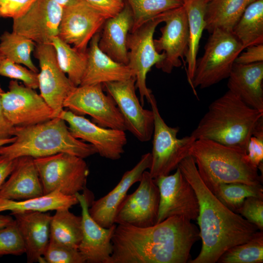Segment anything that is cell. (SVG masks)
<instances>
[{
  "label": "cell",
  "mask_w": 263,
  "mask_h": 263,
  "mask_svg": "<svg viewBox=\"0 0 263 263\" xmlns=\"http://www.w3.org/2000/svg\"><path fill=\"white\" fill-rule=\"evenodd\" d=\"M63 108L78 115H89L101 127L126 131L115 102L104 93L101 84L75 87L65 100Z\"/></svg>",
  "instance_id": "30bf717a"
},
{
  "label": "cell",
  "mask_w": 263,
  "mask_h": 263,
  "mask_svg": "<svg viewBox=\"0 0 263 263\" xmlns=\"http://www.w3.org/2000/svg\"><path fill=\"white\" fill-rule=\"evenodd\" d=\"M203 55L197 59L191 87H209L228 77L235 61L244 50L232 31L216 28L210 34Z\"/></svg>",
  "instance_id": "8992f818"
},
{
  "label": "cell",
  "mask_w": 263,
  "mask_h": 263,
  "mask_svg": "<svg viewBox=\"0 0 263 263\" xmlns=\"http://www.w3.org/2000/svg\"><path fill=\"white\" fill-rule=\"evenodd\" d=\"M14 216L23 239L28 263H44L43 255L50 241L51 217L46 212L24 211Z\"/></svg>",
  "instance_id": "7402d4cb"
},
{
  "label": "cell",
  "mask_w": 263,
  "mask_h": 263,
  "mask_svg": "<svg viewBox=\"0 0 263 263\" xmlns=\"http://www.w3.org/2000/svg\"><path fill=\"white\" fill-rule=\"evenodd\" d=\"M154 180L160 195L156 224L172 216L197 220L199 212L197 196L178 168L173 174Z\"/></svg>",
  "instance_id": "5bb4252c"
},
{
  "label": "cell",
  "mask_w": 263,
  "mask_h": 263,
  "mask_svg": "<svg viewBox=\"0 0 263 263\" xmlns=\"http://www.w3.org/2000/svg\"><path fill=\"white\" fill-rule=\"evenodd\" d=\"M25 253L24 242L15 220L0 228V257L8 255L19 256Z\"/></svg>",
  "instance_id": "8d00e7d4"
},
{
  "label": "cell",
  "mask_w": 263,
  "mask_h": 263,
  "mask_svg": "<svg viewBox=\"0 0 263 263\" xmlns=\"http://www.w3.org/2000/svg\"><path fill=\"white\" fill-rule=\"evenodd\" d=\"M132 26V14L125 2L120 12L105 20L98 41L100 50L114 60L127 65V38Z\"/></svg>",
  "instance_id": "484cf974"
},
{
  "label": "cell",
  "mask_w": 263,
  "mask_h": 263,
  "mask_svg": "<svg viewBox=\"0 0 263 263\" xmlns=\"http://www.w3.org/2000/svg\"><path fill=\"white\" fill-rule=\"evenodd\" d=\"M34 51L40 67L38 73L40 94L57 117L63 110L65 100L75 86L59 67L51 43L36 44Z\"/></svg>",
  "instance_id": "2e32d148"
},
{
  "label": "cell",
  "mask_w": 263,
  "mask_h": 263,
  "mask_svg": "<svg viewBox=\"0 0 263 263\" xmlns=\"http://www.w3.org/2000/svg\"><path fill=\"white\" fill-rule=\"evenodd\" d=\"M99 11L106 19L120 12L125 5L124 0H85Z\"/></svg>",
  "instance_id": "b9f144b4"
},
{
  "label": "cell",
  "mask_w": 263,
  "mask_h": 263,
  "mask_svg": "<svg viewBox=\"0 0 263 263\" xmlns=\"http://www.w3.org/2000/svg\"><path fill=\"white\" fill-rule=\"evenodd\" d=\"M4 91L0 84V138H6L13 136L15 127L6 118L1 104V94Z\"/></svg>",
  "instance_id": "f6af8a7d"
},
{
  "label": "cell",
  "mask_w": 263,
  "mask_h": 263,
  "mask_svg": "<svg viewBox=\"0 0 263 263\" xmlns=\"http://www.w3.org/2000/svg\"><path fill=\"white\" fill-rule=\"evenodd\" d=\"M263 112L252 108L228 90L209 105L190 135L246 150Z\"/></svg>",
  "instance_id": "3957f363"
},
{
  "label": "cell",
  "mask_w": 263,
  "mask_h": 263,
  "mask_svg": "<svg viewBox=\"0 0 263 263\" xmlns=\"http://www.w3.org/2000/svg\"><path fill=\"white\" fill-rule=\"evenodd\" d=\"M210 190L225 207L236 213L247 197L263 198L262 184L223 183L215 186Z\"/></svg>",
  "instance_id": "836d02e7"
},
{
  "label": "cell",
  "mask_w": 263,
  "mask_h": 263,
  "mask_svg": "<svg viewBox=\"0 0 263 263\" xmlns=\"http://www.w3.org/2000/svg\"><path fill=\"white\" fill-rule=\"evenodd\" d=\"M244 50L263 43V0L250 3L232 29Z\"/></svg>",
  "instance_id": "4dcf8cb0"
},
{
  "label": "cell",
  "mask_w": 263,
  "mask_h": 263,
  "mask_svg": "<svg viewBox=\"0 0 263 263\" xmlns=\"http://www.w3.org/2000/svg\"><path fill=\"white\" fill-rule=\"evenodd\" d=\"M15 140V136H14L6 138H0V147L11 144Z\"/></svg>",
  "instance_id": "c3c4849f"
},
{
  "label": "cell",
  "mask_w": 263,
  "mask_h": 263,
  "mask_svg": "<svg viewBox=\"0 0 263 263\" xmlns=\"http://www.w3.org/2000/svg\"><path fill=\"white\" fill-rule=\"evenodd\" d=\"M82 238V217L69 208L56 210L50 225V241L78 249Z\"/></svg>",
  "instance_id": "f546056e"
},
{
  "label": "cell",
  "mask_w": 263,
  "mask_h": 263,
  "mask_svg": "<svg viewBox=\"0 0 263 263\" xmlns=\"http://www.w3.org/2000/svg\"><path fill=\"white\" fill-rule=\"evenodd\" d=\"M5 58V56H4L3 54L1 52L0 49V63L1 61Z\"/></svg>",
  "instance_id": "f907efd6"
},
{
  "label": "cell",
  "mask_w": 263,
  "mask_h": 263,
  "mask_svg": "<svg viewBox=\"0 0 263 263\" xmlns=\"http://www.w3.org/2000/svg\"><path fill=\"white\" fill-rule=\"evenodd\" d=\"M263 61L234 63L228 77V91L249 107L263 112Z\"/></svg>",
  "instance_id": "cb8c5ba5"
},
{
  "label": "cell",
  "mask_w": 263,
  "mask_h": 263,
  "mask_svg": "<svg viewBox=\"0 0 263 263\" xmlns=\"http://www.w3.org/2000/svg\"><path fill=\"white\" fill-rule=\"evenodd\" d=\"M210 0H182L188 21L189 41L186 55L188 82L191 86L197 62L200 39L205 30V17Z\"/></svg>",
  "instance_id": "4316f807"
},
{
  "label": "cell",
  "mask_w": 263,
  "mask_h": 263,
  "mask_svg": "<svg viewBox=\"0 0 263 263\" xmlns=\"http://www.w3.org/2000/svg\"><path fill=\"white\" fill-rule=\"evenodd\" d=\"M160 200L154 179L145 170L137 189L127 195L119 205L114 223L148 227L156 224Z\"/></svg>",
  "instance_id": "e0dca14e"
},
{
  "label": "cell",
  "mask_w": 263,
  "mask_h": 263,
  "mask_svg": "<svg viewBox=\"0 0 263 263\" xmlns=\"http://www.w3.org/2000/svg\"><path fill=\"white\" fill-rule=\"evenodd\" d=\"M55 2L60 4L62 6H64L69 1V0H52Z\"/></svg>",
  "instance_id": "681fc988"
},
{
  "label": "cell",
  "mask_w": 263,
  "mask_h": 263,
  "mask_svg": "<svg viewBox=\"0 0 263 263\" xmlns=\"http://www.w3.org/2000/svg\"><path fill=\"white\" fill-rule=\"evenodd\" d=\"M10 215L0 214V228L3 227L14 221Z\"/></svg>",
  "instance_id": "7dc6e473"
},
{
  "label": "cell",
  "mask_w": 263,
  "mask_h": 263,
  "mask_svg": "<svg viewBox=\"0 0 263 263\" xmlns=\"http://www.w3.org/2000/svg\"><path fill=\"white\" fill-rule=\"evenodd\" d=\"M178 168L195 191L199 206L197 220L202 247L199 255L188 263H217L226 250L248 241L259 230L216 198L201 179L191 155Z\"/></svg>",
  "instance_id": "7a4b0ae2"
},
{
  "label": "cell",
  "mask_w": 263,
  "mask_h": 263,
  "mask_svg": "<svg viewBox=\"0 0 263 263\" xmlns=\"http://www.w3.org/2000/svg\"><path fill=\"white\" fill-rule=\"evenodd\" d=\"M0 75L22 81L25 86L34 90L38 88V73L5 57L0 63Z\"/></svg>",
  "instance_id": "f35d334b"
},
{
  "label": "cell",
  "mask_w": 263,
  "mask_h": 263,
  "mask_svg": "<svg viewBox=\"0 0 263 263\" xmlns=\"http://www.w3.org/2000/svg\"><path fill=\"white\" fill-rule=\"evenodd\" d=\"M103 88L114 100L124 119L126 130L138 140L147 142L152 136V111L143 107L135 93V78L105 83Z\"/></svg>",
  "instance_id": "7c38bea8"
},
{
  "label": "cell",
  "mask_w": 263,
  "mask_h": 263,
  "mask_svg": "<svg viewBox=\"0 0 263 263\" xmlns=\"http://www.w3.org/2000/svg\"><path fill=\"white\" fill-rule=\"evenodd\" d=\"M100 32L95 34L89 42L86 67L80 85L103 84L135 77L128 65L114 60L100 50Z\"/></svg>",
  "instance_id": "603a6c76"
},
{
  "label": "cell",
  "mask_w": 263,
  "mask_h": 263,
  "mask_svg": "<svg viewBox=\"0 0 263 263\" xmlns=\"http://www.w3.org/2000/svg\"><path fill=\"white\" fill-rule=\"evenodd\" d=\"M236 58L235 63L249 64L263 61V43L252 45L245 48Z\"/></svg>",
  "instance_id": "ee69618b"
},
{
  "label": "cell",
  "mask_w": 263,
  "mask_h": 263,
  "mask_svg": "<svg viewBox=\"0 0 263 263\" xmlns=\"http://www.w3.org/2000/svg\"><path fill=\"white\" fill-rule=\"evenodd\" d=\"M58 117L68 124L74 137L92 145L101 156L116 160L124 152L127 142L125 131L101 127L70 110L63 109Z\"/></svg>",
  "instance_id": "ac0fdd59"
},
{
  "label": "cell",
  "mask_w": 263,
  "mask_h": 263,
  "mask_svg": "<svg viewBox=\"0 0 263 263\" xmlns=\"http://www.w3.org/2000/svg\"><path fill=\"white\" fill-rule=\"evenodd\" d=\"M79 204L75 195H66L54 191L42 196L24 200L0 199V213L10 211L11 214L24 211L45 212L60 208H70Z\"/></svg>",
  "instance_id": "f1b7e54d"
},
{
  "label": "cell",
  "mask_w": 263,
  "mask_h": 263,
  "mask_svg": "<svg viewBox=\"0 0 263 263\" xmlns=\"http://www.w3.org/2000/svg\"><path fill=\"white\" fill-rule=\"evenodd\" d=\"M44 263H85L78 249L50 241L43 255Z\"/></svg>",
  "instance_id": "74e56055"
},
{
  "label": "cell",
  "mask_w": 263,
  "mask_h": 263,
  "mask_svg": "<svg viewBox=\"0 0 263 263\" xmlns=\"http://www.w3.org/2000/svg\"><path fill=\"white\" fill-rule=\"evenodd\" d=\"M199 229L191 221L172 216L153 225H116L108 263H186Z\"/></svg>",
  "instance_id": "6da1fadb"
},
{
  "label": "cell",
  "mask_w": 263,
  "mask_h": 263,
  "mask_svg": "<svg viewBox=\"0 0 263 263\" xmlns=\"http://www.w3.org/2000/svg\"><path fill=\"white\" fill-rule=\"evenodd\" d=\"M13 136V142L0 147V155L12 159L59 153L85 159L97 153L92 145L74 137L66 122L58 116L31 126L15 127Z\"/></svg>",
  "instance_id": "277c9868"
},
{
  "label": "cell",
  "mask_w": 263,
  "mask_h": 263,
  "mask_svg": "<svg viewBox=\"0 0 263 263\" xmlns=\"http://www.w3.org/2000/svg\"><path fill=\"white\" fill-rule=\"evenodd\" d=\"M164 13L147 21L128 36L127 65L134 72L135 87L139 92V100L143 106L145 99L149 102L153 95L147 86V74L153 66L164 58V54L157 52L153 42L154 32L158 25L163 22Z\"/></svg>",
  "instance_id": "9c48e42d"
},
{
  "label": "cell",
  "mask_w": 263,
  "mask_h": 263,
  "mask_svg": "<svg viewBox=\"0 0 263 263\" xmlns=\"http://www.w3.org/2000/svg\"><path fill=\"white\" fill-rule=\"evenodd\" d=\"M81 208L82 238L78 250L88 263H108L113 252L112 239L116 225L101 226L91 216L89 199L84 192L76 193Z\"/></svg>",
  "instance_id": "ffe728a7"
},
{
  "label": "cell",
  "mask_w": 263,
  "mask_h": 263,
  "mask_svg": "<svg viewBox=\"0 0 263 263\" xmlns=\"http://www.w3.org/2000/svg\"><path fill=\"white\" fill-rule=\"evenodd\" d=\"M9 176L0 188V199L20 201L44 195L33 158L22 156L17 158Z\"/></svg>",
  "instance_id": "d4e9b609"
},
{
  "label": "cell",
  "mask_w": 263,
  "mask_h": 263,
  "mask_svg": "<svg viewBox=\"0 0 263 263\" xmlns=\"http://www.w3.org/2000/svg\"><path fill=\"white\" fill-rule=\"evenodd\" d=\"M36 45L32 40L13 31H5L0 37V49L5 58L38 73L31 57Z\"/></svg>",
  "instance_id": "d6a6232c"
},
{
  "label": "cell",
  "mask_w": 263,
  "mask_h": 263,
  "mask_svg": "<svg viewBox=\"0 0 263 263\" xmlns=\"http://www.w3.org/2000/svg\"><path fill=\"white\" fill-rule=\"evenodd\" d=\"M220 263H262L263 262V233L258 230L248 241L234 245L219 258Z\"/></svg>",
  "instance_id": "e575fe53"
},
{
  "label": "cell",
  "mask_w": 263,
  "mask_h": 263,
  "mask_svg": "<svg viewBox=\"0 0 263 263\" xmlns=\"http://www.w3.org/2000/svg\"><path fill=\"white\" fill-rule=\"evenodd\" d=\"M36 0H0L1 17L12 19L23 14Z\"/></svg>",
  "instance_id": "60d3db41"
},
{
  "label": "cell",
  "mask_w": 263,
  "mask_h": 263,
  "mask_svg": "<svg viewBox=\"0 0 263 263\" xmlns=\"http://www.w3.org/2000/svg\"><path fill=\"white\" fill-rule=\"evenodd\" d=\"M62 8L52 0H36L23 14L13 19L12 31L36 44L51 43L58 34Z\"/></svg>",
  "instance_id": "d6986e66"
},
{
  "label": "cell",
  "mask_w": 263,
  "mask_h": 263,
  "mask_svg": "<svg viewBox=\"0 0 263 263\" xmlns=\"http://www.w3.org/2000/svg\"><path fill=\"white\" fill-rule=\"evenodd\" d=\"M58 64L75 86L80 85L87 65V53L79 51L57 36L52 39Z\"/></svg>",
  "instance_id": "1f68e13d"
},
{
  "label": "cell",
  "mask_w": 263,
  "mask_h": 263,
  "mask_svg": "<svg viewBox=\"0 0 263 263\" xmlns=\"http://www.w3.org/2000/svg\"><path fill=\"white\" fill-rule=\"evenodd\" d=\"M1 94L4 115L14 127L28 126L55 117L54 111L34 89L11 80Z\"/></svg>",
  "instance_id": "4fadbf2b"
},
{
  "label": "cell",
  "mask_w": 263,
  "mask_h": 263,
  "mask_svg": "<svg viewBox=\"0 0 263 263\" xmlns=\"http://www.w3.org/2000/svg\"><path fill=\"white\" fill-rule=\"evenodd\" d=\"M189 155L209 189L223 183H262L263 176L259 175L258 168L248 159L246 149L198 139L192 144Z\"/></svg>",
  "instance_id": "5b68a950"
},
{
  "label": "cell",
  "mask_w": 263,
  "mask_h": 263,
  "mask_svg": "<svg viewBox=\"0 0 263 263\" xmlns=\"http://www.w3.org/2000/svg\"><path fill=\"white\" fill-rule=\"evenodd\" d=\"M17 159H12L0 155V188L14 169Z\"/></svg>",
  "instance_id": "bcb514c9"
},
{
  "label": "cell",
  "mask_w": 263,
  "mask_h": 263,
  "mask_svg": "<svg viewBox=\"0 0 263 263\" xmlns=\"http://www.w3.org/2000/svg\"><path fill=\"white\" fill-rule=\"evenodd\" d=\"M0 17H1L0 14Z\"/></svg>",
  "instance_id": "816d5d0a"
},
{
  "label": "cell",
  "mask_w": 263,
  "mask_h": 263,
  "mask_svg": "<svg viewBox=\"0 0 263 263\" xmlns=\"http://www.w3.org/2000/svg\"><path fill=\"white\" fill-rule=\"evenodd\" d=\"M151 162L150 152L142 155L136 165L124 173L120 181L111 191L92 202L89 211L95 222L106 228L115 224L114 219L119 205L127 195L130 188L134 183L139 182L143 172L149 169Z\"/></svg>",
  "instance_id": "44dd1931"
},
{
  "label": "cell",
  "mask_w": 263,
  "mask_h": 263,
  "mask_svg": "<svg viewBox=\"0 0 263 263\" xmlns=\"http://www.w3.org/2000/svg\"><path fill=\"white\" fill-rule=\"evenodd\" d=\"M107 19L85 0H69L62 8L57 37L86 52L93 37L99 32Z\"/></svg>",
  "instance_id": "8fae6325"
},
{
  "label": "cell",
  "mask_w": 263,
  "mask_h": 263,
  "mask_svg": "<svg viewBox=\"0 0 263 263\" xmlns=\"http://www.w3.org/2000/svg\"><path fill=\"white\" fill-rule=\"evenodd\" d=\"M34 159L44 194L58 191L74 195L85 189L89 169L84 158L59 153Z\"/></svg>",
  "instance_id": "ba28073f"
},
{
  "label": "cell",
  "mask_w": 263,
  "mask_h": 263,
  "mask_svg": "<svg viewBox=\"0 0 263 263\" xmlns=\"http://www.w3.org/2000/svg\"><path fill=\"white\" fill-rule=\"evenodd\" d=\"M163 22L165 24L160 28L161 35L153 42L157 52L164 54V58L155 66L170 74L174 68L182 65L188 48V21L183 5L165 12Z\"/></svg>",
  "instance_id": "9a60e30c"
},
{
  "label": "cell",
  "mask_w": 263,
  "mask_h": 263,
  "mask_svg": "<svg viewBox=\"0 0 263 263\" xmlns=\"http://www.w3.org/2000/svg\"><path fill=\"white\" fill-rule=\"evenodd\" d=\"M154 115L151 162L149 172L153 179L169 174L181 162L190 155L191 148L196 140L191 135L177 138L178 127L169 126L162 117L153 95L150 99Z\"/></svg>",
  "instance_id": "52a82bcc"
},
{
  "label": "cell",
  "mask_w": 263,
  "mask_h": 263,
  "mask_svg": "<svg viewBox=\"0 0 263 263\" xmlns=\"http://www.w3.org/2000/svg\"><path fill=\"white\" fill-rule=\"evenodd\" d=\"M257 0H210L205 14V30L232 31L247 6Z\"/></svg>",
  "instance_id": "83f0119b"
},
{
  "label": "cell",
  "mask_w": 263,
  "mask_h": 263,
  "mask_svg": "<svg viewBox=\"0 0 263 263\" xmlns=\"http://www.w3.org/2000/svg\"><path fill=\"white\" fill-rule=\"evenodd\" d=\"M247 156L250 162L258 168L263 164V137L251 136L246 148Z\"/></svg>",
  "instance_id": "7bdbcfd3"
},
{
  "label": "cell",
  "mask_w": 263,
  "mask_h": 263,
  "mask_svg": "<svg viewBox=\"0 0 263 263\" xmlns=\"http://www.w3.org/2000/svg\"><path fill=\"white\" fill-rule=\"evenodd\" d=\"M133 17L132 32L158 15L183 5L182 0H124Z\"/></svg>",
  "instance_id": "d590c367"
},
{
  "label": "cell",
  "mask_w": 263,
  "mask_h": 263,
  "mask_svg": "<svg viewBox=\"0 0 263 263\" xmlns=\"http://www.w3.org/2000/svg\"><path fill=\"white\" fill-rule=\"evenodd\" d=\"M237 213L255 225L259 230L263 231V198L247 197Z\"/></svg>",
  "instance_id": "ab89813d"
}]
</instances>
